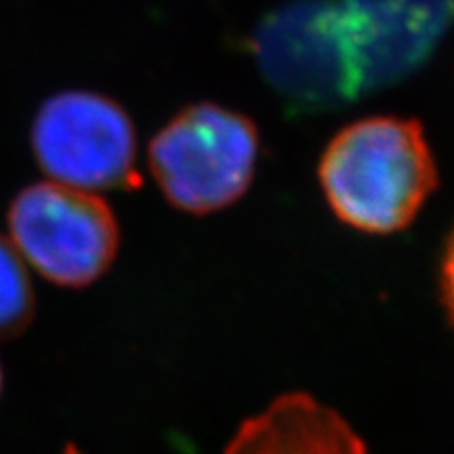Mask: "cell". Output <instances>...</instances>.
<instances>
[{
  "label": "cell",
  "instance_id": "cell-8",
  "mask_svg": "<svg viewBox=\"0 0 454 454\" xmlns=\"http://www.w3.org/2000/svg\"><path fill=\"white\" fill-rule=\"evenodd\" d=\"M442 282H444V299L450 316L454 320V236L450 244H448L446 259H444V274H442Z\"/></svg>",
  "mask_w": 454,
  "mask_h": 454
},
{
  "label": "cell",
  "instance_id": "cell-9",
  "mask_svg": "<svg viewBox=\"0 0 454 454\" xmlns=\"http://www.w3.org/2000/svg\"><path fill=\"white\" fill-rule=\"evenodd\" d=\"M64 454H82L81 450H78V448L76 446H67L66 448V452Z\"/></svg>",
  "mask_w": 454,
  "mask_h": 454
},
{
  "label": "cell",
  "instance_id": "cell-2",
  "mask_svg": "<svg viewBox=\"0 0 454 454\" xmlns=\"http://www.w3.org/2000/svg\"><path fill=\"white\" fill-rule=\"evenodd\" d=\"M259 133L251 118L215 104L181 110L150 144V168L167 200L181 211H221L251 185Z\"/></svg>",
  "mask_w": 454,
  "mask_h": 454
},
{
  "label": "cell",
  "instance_id": "cell-10",
  "mask_svg": "<svg viewBox=\"0 0 454 454\" xmlns=\"http://www.w3.org/2000/svg\"><path fill=\"white\" fill-rule=\"evenodd\" d=\"M0 391H3V368H0Z\"/></svg>",
  "mask_w": 454,
  "mask_h": 454
},
{
  "label": "cell",
  "instance_id": "cell-4",
  "mask_svg": "<svg viewBox=\"0 0 454 454\" xmlns=\"http://www.w3.org/2000/svg\"><path fill=\"white\" fill-rule=\"evenodd\" d=\"M32 154L49 181L84 192L139 185L137 141L121 104L93 90H61L38 107Z\"/></svg>",
  "mask_w": 454,
  "mask_h": 454
},
{
  "label": "cell",
  "instance_id": "cell-7",
  "mask_svg": "<svg viewBox=\"0 0 454 454\" xmlns=\"http://www.w3.org/2000/svg\"><path fill=\"white\" fill-rule=\"evenodd\" d=\"M36 297L26 261L9 238L0 236V340L17 337L30 326Z\"/></svg>",
  "mask_w": 454,
  "mask_h": 454
},
{
  "label": "cell",
  "instance_id": "cell-3",
  "mask_svg": "<svg viewBox=\"0 0 454 454\" xmlns=\"http://www.w3.org/2000/svg\"><path fill=\"white\" fill-rule=\"evenodd\" d=\"M7 225L26 265L67 288L99 280L121 244L116 217L98 194L55 181L24 187L11 202Z\"/></svg>",
  "mask_w": 454,
  "mask_h": 454
},
{
  "label": "cell",
  "instance_id": "cell-5",
  "mask_svg": "<svg viewBox=\"0 0 454 454\" xmlns=\"http://www.w3.org/2000/svg\"><path fill=\"white\" fill-rule=\"evenodd\" d=\"M253 49L268 82L301 110H325L362 93L339 0H301L261 21Z\"/></svg>",
  "mask_w": 454,
  "mask_h": 454
},
{
  "label": "cell",
  "instance_id": "cell-6",
  "mask_svg": "<svg viewBox=\"0 0 454 454\" xmlns=\"http://www.w3.org/2000/svg\"><path fill=\"white\" fill-rule=\"evenodd\" d=\"M225 454H366V448L331 408L288 394L244 423Z\"/></svg>",
  "mask_w": 454,
  "mask_h": 454
},
{
  "label": "cell",
  "instance_id": "cell-1",
  "mask_svg": "<svg viewBox=\"0 0 454 454\" xmlns=\"http://www.w3.org/2000/svg\"><path fill=\"white\" fill-rule=\"evenodd\" d=\"M334 215L366 234H394L417 217L438 187V167L417 121L374 116L334 135L320 160Z\"/></svg>",
  "mask_w": 454,
  "mask_h": 454
}]
</instances>
